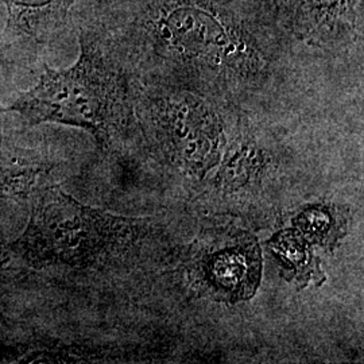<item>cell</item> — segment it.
Instances as JSON below:
<instances>
[{
  "instance_id": "obj_1",
  "label": "cell",
  "mask_w": 364,
  "mask_h": 364,
  "mask_svg": "<svg viewBox=\"0 0 364 364\" xmlns=\"http://www.w3.org/2000/svg\"><path fill=\"white\" fill-rule=\"evenodd\" d=\"M119 46L182 88H257L287 34L270 0H132Z\"/></svg>"
},
{
  "instance_id": "obj_2",
  "label": "cell",
  "mask_w": 364,
  "mask_h": 364,
  "mask_svg": "<svg viewBox=\"0 0 364 364\" xmlns=\"http://www.w3.org/2000/svg\"><path fill=\"white\" fill-rule=\"evenodd\" d=\"M7 111L30 124L52 122L90 131L102 149H111L136 124L134 90L119 48L93 30L80 33L73 65L46 68L38 84Z\"/></svg>"
},
{
  "instance_id": "obj_3",
  "label": "cell",
  "mask_w": 364,
  "mask_h": 364,
  "mask_svg": "<svg viewBox=\"0 0 364 364\" xmlns=\"http://www.w3.org/2000/svg\"><path fill=\"white\" fill-rule=\"evenodd\" d=\"M142 224L87 207L55 186L37 188L26 230L11 248L33 267H97L129 251Z\"/></svg>"
},
{
  "instance_id": "obj_4",
  "label": "cell",
  "mask_w": 364,
  "mask_h": 364,
  "mask_svg": "<svg viewBox=\"0 0 364 364\" xmlns=\"http://www.w3.org/2000/svg\"><path fill=\"white\" fill-rule=\"evenodd\" d=\"M139 111L159 149L183 174L197 180L219 165L228 124L207 93L176 85H153Z\"/></svg>"
},
{
  "instance_id": "obj_5",
  "label": "cell",
  "mask_w": 364,
  "mask_h": 364,
  "mask_svg": "<svg viewBox=\"0 0 364 364\" xmlns=\"http://www.w3.org/2000/svg\"><path fill=\"white\" fill-rule=\"evenodd\" d=\"M287 37L318 46L362 36L363 0H270Z\"/></svg>"
},
{
  "instance_id": "obj_6",
  "label": "cell",
  "mask_w": 364,
  "mask_h": 364,
  "mask_svg": "<svg viewBox=\"0 0 364 364\" xmlns=\"http://www.w3.org/2000/svg\"><path fill=\"white\" fill-rule=\"evenodd\" d=\"M197 278L216 301L239 302L251 299L262 278V254L255 239L210 252L200 262Z\"/></svg>"
},
{
  "instance_id": "obj_7",
  "label": "cell",
  "mask_w": 364,
  "mask_h": 364,
  "mask_svg": "<svg viewBox=\"0 0 364 364\" xmlns=\"http://www.w3.org/2000/svg\"><path fill=\"white\" fill-rule=\"evenodd\" d=\"M231 138L227 136L215 183L225 193H235L259 181L270 158L247 122L237 117Z\"/></svg>"
},
{
  "instance_id": "obj_8",
  "label": "cell",
  "mask_w": 364,
  "mask_h": 364,
  "mask_svg": "<svg viewBox=\"0 0 364 364\" xmlns=\"http://www.w3.org/2000/svg\"><path fill=\"white\" fill-rule=\"evenodd\" d=\"M6 6L4 36L46 42L58 36L77 0H0Z\"/></svg>"
},
{
  "instance_id": "obj_9",
  "label": "cell",
  "mask_w": 364,
  "mask_h": 364,
  "mask_svg": "<svg viewBox=\"0 0 364 364\" xmlns=\"http://www.w3.org/2000/svg\"><path fill=\"white\" fill-rule=\"evenodd\" d=\"M267 247L281 262L282 273L287 281L294 282L299 287H306L311 282L320 285L326 281L320 259L313 252L312 245L296 228L277 232L267 240Z\"/></svg>"
},
{
  "instance_id": "obj_10",
  "label": "cell",
  "mask_w": 364,
  "mask_h": 364,
  "mask_svg": "<svg viewBox=\"0 0 364 364\" xmlns=\"http://www.w3.org/2000/svg\"><path fill=\"white\" fill-rule=\"evenodd\" d=\"M294 228L311 245L332 251L347 232V220L338 208L329 205H309L293 220Z\"/></svg>"
},
{
  "instance_id": "obj_11",
  "label": "cell",
  "mask_w": 364,
  "mask_h": 364,
  "mask_svg": "<svg viewBox=\"0 0 364 364\" xmlns=\"http://www.w3.org/2000/svg\"><path fill=\"white\" fill-rule=\"evenodd\" d=\"M43 168L0 147V198H26L38 186Z\"/></svg>"
}]
</instances>
